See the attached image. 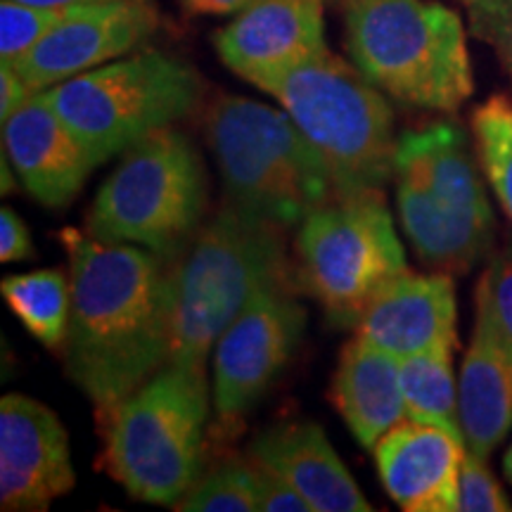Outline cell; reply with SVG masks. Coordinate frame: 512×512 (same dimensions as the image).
<instances>
[{
    "mask_svg": "<svg viewBox=\"0 0 512 512\" xmlns=\"http://www.w3.org/2000/svg\"><path fill=\"white\" fill-rule=\"evenodd\" d=\"M223 64L254 86L325 53L323 0H254L216 34Z\"/></svg>",
    "mask_w": 512,
    "mask_h": 512,
    "instance_id": "obj_13",
    "label": "cell"
},
{
    "mask_svg": "<svg viewBox=\"0 0 512 512\" xmlns=\"http://www.w3.org/2000/svg\"><path fill=\"white\" fill-rule=\"evenodd\" d=\"M332 401L363 448L408 418L401 389V361L356 337L344 344L332 380Z\"/></svg>",
    "mask_w": 512,
    "mask_h": 512,
    "instance_id": "obj_19",
    "label": "cell"
},
{
    "mask_svg": "<svg viewBox=\"0 0 512 512\" xmlns=\"http://www.w3.org/2000/svg\"><path fill=\"white\" fill-rule=\"evenodd\" d=\"M254 467H256V498H259V512H311L309 503L304 501L302 494H299L294 486L287 484L283 477H278L275 472L266 470V467L259 463H254Z\"/></svg>",
    "mask_w": 512,
    "mask_h": 512,
    "instance_id": "obj_29",
    "label": "cell"
},
{
    "mask_svg": "<svg viewBox=\"0 0 512 512\" xmlns=\"http://www.w3.org/2000/svg\"><path fill=\"white\" fill-rule=\"evenodd\" d=\"M453 349H434L401 358V389L408 420L437 425L463 439L458 411V384L453 375ZM465 441V439H463Z\"/></svg>",
    "mask_w": 512,
    "mask_h": 512,
    "instance_id": "obj_23",
    "label": "cell"
},
{
    "mask_svg": "<svg viewBox=\"0 0 512 512\" xmlns=\"http://www.w3.org/2000/svg\"><path fill=\"white\" fill-rule=\"evenodd\" d=\"M5 304L43 347L62 349L72 316V283L60 268L22 273L0 283Z\"/></svg>",
    "mask_w": 512,
    "mask_h": 512,
    "instance_id": "obj_22",
    "label": "cell"
},
{
    "mask_svg": "<svg viewBox=\"0 0 512 512\" xmlns=\"http://www.w3.org/2000/svg\"><path fill=\"white\" fill-rule=\"evenodd\" d=\"M394 178L415 183L439 207L494 223L484 183L467 152V138L456 124L437 121L401 133L394 152Z\"/></svg>",
    "mask_w": 512,
    "mask_h": 512,
    "instance_id": "obj_18",
    "label": "cell"
},
{
    "mask_svg": "<svg viewBox=\"0 0 512 512\" xmlns=\"http://www.w3.org/2000/svg\"><path fill=\"white\" fill-rule=\"evenodd\" d=\"M207 169L185 133L166 126L128 147L88 211V235L171 256L202 226Z\"/></svg>",
    "mask_w": 512,
    "mask_h": 512,
    "instance_id": "obj_7",
    "label": "cell"
},
{
    "mask_svg": "<svg viewBox=\"0 0 512 512\" xmlns=\"http://www.w3.org/2000/svg\"><path fill=\"white\" fill-rule=\"evenodd\" d=\"M72 316L64 368L102 413L159 373L171 356L176 287L162 256L67 228Z\"/></svg>",
    "mask_w": 512,
    "mask_h": 512,
    "instance_id": "obj_1",
    "label": "cell"
},
{
    "mask_svg": "<svg viewBox=\"0 0 512 512\" xmlns=\"http://www.w3.org/2000/svg\"><path fill=\"white\" fill-rule=\"evenodd\" d=\"M373 453L384 491L401 510H458L463 439L437 425L403 420L377 441Z\"/></svg>",
    "mask_w": 512,
    "mask_h": 512,
    "instance_id": "obj_14",
    "label": "cell"
},
{
    "mask_svg": "<svg viewBox=\"0 0 512 512\" xmlns=\"http://www.w3.org/2000/svg\"><path fill=\"white\" fill-rule=\"evenodd\" d=\"M463 3L470 5L484 19H503L505 15H510L508 8H505V0H463Z\"/></svg>",
    "mask_w": 512,
    "mask_h": 512,
    "instance_id": "obj_33",
    "label": "cell"
},
{
    "mask_svg": "<svg viewBox=\"0 0 512 512\" xmlns=\"http://www.w3.org/2000/svg\"><path fill=\"white\" fill-rule=\"evenodd\" d=\"M503 465H505V475H508V479L512 482V446H510V451L505 453V460H503Z\"/></svg>",
    "mask_w": 512,
    "mask_h": 512,
    "instance_id": "obj_35",
    "label": "cell"
},
{
    "mask_svg": "<svg viewBox=\"0 0 512 512\" xmlns=\"http://www.w3.org/2000/svg\"><path fill=\"white\" fill-rule=\"evenodd\" d=\"M247 456L294 486L313 512L373 510L316 422L268 427L249 444Z\"/></svg>",
    "mask_w": 512,
    "mask_h": 512,
    "instance_id": "obj_17",
    "label": "cell"
},
{
    "mask_svg": "<svg viewBox=\"0 0 512 512\" xmlns=\"http://www.w3.org/2000/svg\"><path fill=\"white\" fill-rule=\"evenodd\" d=\"M254 0H183V5L195 15H230L240 12Z\"/></svg>",
    "mask_w": 512,
    "mask_h": 512,
    "instance_id": "obj_32",
    "label": "cell"
},
{
    "mask_svg": "<svg viewBox=\"0 0 512 512\" xmlns=\"http://www.w3.org/2000/svg\"><path fill=\"white\" fill-rule=\"evenodd\" d=\"M465 512H508L512 505L484 458L467 451L460 467V505Z\"/></svg>",
    "mask_w": 512,
    "mask_h": 512,
    "instance_id": "obj_28",
    "label": "cell"
},
{
    "mask_svg": "<svg viewBox=\"0 0 512 512\" xmlns=\"http://www.w3.org/2000/svg\"><path fill=\"white\" fill-rule=\"evenodd\" d=\"M31 95H34V91L17 74V69L10 67V64H3L0 67V121L10 119Z\"/></svg>",
    "mask_w": 512,
    "mask_h": 512,
    "instance_id": "obj_31",
    "label": "cell"
},
{
    "mask_svg": "<svg viewBox=\"0 0 512 512\" xmlns=\"http://www.w3.org/2000/svg\"><path fill=\"white\" fill-rule=\"evenodd\" d=\"M207 133L228 204L247 214L292 228L335 195L323 159L287 112L226 95L211 105Z\"/></svg>",
    "mask_w": 512,
    "mask_h": 512,
    "instance_id": "obj_5",
    "label": "cell"
},
{
    "mask_svg": "<svg viewBox=\"0 0 512 512\" xmlns=\"http://www.w3.org/2000/svg\"><path fill=\"white\" fill-rule=\"evenodd\" d=\"M3 147L29 195L53 209L67 207L95 169L41 91L3 121Z\"/></svg>",
    "mask_w": 512,
    "mask_h": 512,
    "instance_id": "obj_16",
    "label": "cell"
},
{
    "mask_svg": "<svg viewBox=\"0 0 512 512\" xmlns=\"http://www.w3.org/2000/svg\"><path fill=\"white\" fill-rule=\"evenodd\" d=\"M306 313L287 287L252 299L214 347V408L235 430L283 373L302 339Z\"/></svg>",
    "mask_w": 512,
    "mask_h": 512,
    "instance_id": "obj_10",
    "label": "cell"
},
{
    "mask_svg": "<svg viewBox=\"0 0 512 512\" xmlns=\"http://www.w3.org/2000/svg\"><path fill=\"white\" fill-rule=\"evenodd\" d=\"M159 29V12L150 0H110L86 5L69 15L17 64V74L31 91L57 83L124 57L150 41Z\"/></svg>",
    "mask_w": 512,
    "mask_h": 512,
    "instance_id": "obj_11",
    "label": "cell"
},
{
    "mask_svg": "<svg viewBox=\"0 0 512 512\" xmlns=\"http://www.w3.org/2000/svg\"><path fill=\"white\" fill-rule=\"evenodd\" d=\"M27 5H41V8H86V5L110 3V0H19Z\"/></svg>",
    "mask_w": 512,
    "mask_h": 512,
    "instance_id": "obj_34",
    "label": "cell"
},
{
    "mask_svg": "<svg viewBox=\"0 0 512 512\" xmlns=\"http://www.w3.org/2000/svg\"><path fill=\"white\" fill-rule=\"evenodd\" d=\"M458 411L467 451L486 460L512 427V361L482 316L463 361Z\"/></svg>",
    "mask_w": 512,
    "mask_h": 512,
    "instance_id": "obj_20",
    "label": "cell"
},
{
    "mask_svg": "<svg viewBox=\"0 0 512 512\" xmlns=\"http://www.w3.org/2000/svg\"><path fill=\"white\" fill-rule=\"evenodd\" d=\"M36 249L31 242L29 228L19 219L15 209L3 207L0 209V261L10 264V261H29L34 259Z\"/></svg>",
    "mask_w": 512,
    "mask_h": 512,
    "instance_id": "obj_30",
    "label": "cell"
},
{
    "mask_svg": "<svg viewBox=\"0 0 512 512\" xmlns=\"http://www.w3.org/2000/svg\"><path fill=\"white\" fill-rule=\"evenodd\" d=\"M207 380L166 363L143 387L105 411V467L133 498L176 505L202 475Z\"/></svg>",
    "mask_w": 512,
    "mask_h": 512,
    "instance_id": "obj_6",
    "label": "cell"
},
{
    "mask_svg": "<svg viewBox=\"0 0 512 512\" xmlns=\"http://www.w3.org/2000/svg\"><path fill=\"white\" fill-rule=\"evenodd\" d=\"M347 48L356 69L403 105L456 112L475 91L465 29L425 0H347Z\"/></svg>",
    "mask_w": 512,
    "mask_h": 512,
    "instance_id": "obj_3",
    "label": "cell"
},
{
    "mask_svg": "<svg viewBox=\"0 0 512 512\" xmlns=\"http://www.w3.org/2000/svg\"><path fill=\"white\" fill-rule=\"evenodd\" d=\"M93 166L188 117L202 95L190 64L145 50L41 91Z\"/></svg>",
    "mask_w": 512,
    "mask_h": 512,
    "instance_id": "obj_8",
    "label": "cell"
},
{
    "mask_svg": "<svg viewBox=\"0 0 512 512\" xmlns=\"http://www.w3.org/2000/svg\"><path fill=\"white\" fill-rule=\"evenodd\" d=\"M456 287L448 273H401L358 320V337L401 358L458 347Z\"/></svg>",
    "mask_w": 512,
    "mask_h": 512,
    "instance_id": "obj_15",
    "label": "cell"
},
{
    "mask_svg": "<svg viewBox=\"0 0 512 512\" xmlns=\"http://www.w3.org/2000/svg\"><path fill=\"white\" fill-rule=\"evenodd\" d=\"M285 230L233 204L200 228L174 273L169 363L204 373L207 356L242 309L259 294L290 287Z\"/></svg>",
    "mask_w": 512,
    "mask_h": 512,
    "instance_id": "obj_2",
    "label": "cell"
},
{
    "mask_svg": "<svg viewBox=\"0 0 512 512\" xmlns=\"http://www.w3.org/2000/svg\"><path fill=\"white\" fill-rule=\"evenodd\" d=\"M396 207L415 254L439 271L463 273L491 245L494 223L439 207L403 178H396Z\"/></svg>",
    "mask_w": 512,
    "mask_h": 512,
    "instance_id": "obj_21",
    "label": "cell"
},
{
    "mask_svg": "<svg viewBox=\"0 0 512 512\" xmlns=\"http://www.w3.org/2000/svg\"><path fill=\"white\" fill-rule=\"evenodd\" d=\"M69 437L57 415L29 396L0 401V508L43 512L74 489Z\"/></svg>",
    "mask_w": 512,
    "mask_h": 512,
    "instance_id": "obj_12",
    "label": "cell"
},
{
    "mask_svg": "<svg viewBox=\"0 0 512 512\" xmlns=\"http://www.w3.org/2000/svg\"><path fill=\"white\" fill-rule=\"evenodd\" d=\"M505 8H508V12H512V0H505Z\"/></svg>",
    "mask_w": 512,
    "mask_h": 512,
    "instance_id": "obj_36",
    "label": "cell"
},
{
    "mask_svg": "<svg viewBox=\"0 0 512 512\" xmlns=\"http://www.w3.org/2000/svg\"><path fill=\"white\" fill-rule=\"evenodd\" d=\"M183 512H254L259 510L256 498V467L252 460H226L207 475L197 477L188 494L174 505Z\"/></svg>",
    "mask_w": 512,
    "mask_h": 512,
    "instance_id": "obj_25",
    "label": "cell"
},
{
    "mask_svg": "<svg viewBox=\"0 0 512 512\" xmlns=\"http://www.w3.org/2000/svg\"><path fill=\"white\" fill-rule=\"evenodd\" d=\"M475 306L512 361V249L494 259L479 278Z\"/></svg>",
    "mask_w": 512,
    "mask_h": 512,
    "instance_id": "obj_27",
    "label": "cell"
},
{
    "mask_svg": "<svg viewBox=\"0 0 512 512\" xmlns=\"http://www.w3.org/2000/svg\"><path fill=\"white\" fill-rule=\"evenodd\" d=\"M79 8H41L19 0L0 3V60L3 64H17L29 55L50 31Z\"/></svg>",
    "mask_w": 512,
    "mask_h": 512,
    "instance_id": "obj_26",
    "label": "cell"
},
{
    "mask_svg": "<svg viewBox=\"0 0 512 512\" xmlns=\"http://www.w3.org/2000/svg\"><path fill=\"white\" fill-rule=\"evenodd\" d=\"M299 278L337 325H358L384 287L406 273L382 190L332 195L299 223Z\"/></svg>",
    "mask_w": 512,
    "mask_h": 512,
    "instance_id": "obj_9",
    "label": "cell"
},
{
    "mask_svg": "<svg viewBox=\"0 0 512 512\" xmlns=\"http://www.w3.org/2000/svg\"><path fill=\"white\" fill-rule=\"evenodd\" d=\"M302 128L335 195L382 190L394 176L392 110L358 69L330 50L259 83Z\"/></svg>",
    "mask_w": 512,
    "mask_h": 512,
    "instance_id": "obj_4",
    "label": "cell"
},
{
    "mask_svg": "<svg viewBox=\"0 0 512 512\" xmlns=\"http://www.w3.org/2000/svg\"><path fill=\"white\" fill-rule=\"evenodd\" d=\"M479 162L512 221V102L494 95L472 114Z\"/></svg>",
    "mask_w": 512,
    "mask_h": 512,
    "instance_id": "obj_24",
    "label": "cell"
}]
</instances>
